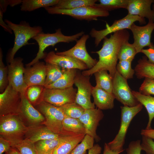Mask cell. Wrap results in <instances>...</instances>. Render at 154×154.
<instances>
[{"label": "cell", "mask_w": 154, "mask_h": 154, "mask_svg": "<svg viewBox=\"0 0 154 154\" xmlns=\"http://www.w3.org/2000/svg\"><path fill=\"white\" fill-rule=\"evenodd\" d=\"M129 37V32L124 29L111 34L109 38L105 37L102 48L98 51L92 52L99 56L97 63L92 68L83 71L82 74L90 76L97 72L106 70L109 72L113 78L116 71L119 51L121 46L128 41Z\"/></svg>", "instance_id": "6da1fadb"}, {"label": "cell", "mask_w": 154, "mask_h": 154, "mask_svg": "<svg viewBox=\"0 0 154 154\" xmlns=\"http://www.w3.org/2000/svg\"><path fill=\"white\" fill-rule=\"evenodd\" d=\"M28 129L18 114L0 116V137L9 141L11 147L25 139Z\"/></svg>", "instance_id": "7a4b0ae2"}, {"label": "cell", "mask_w": 154, "mask_h": 154, "mask_svg": "<svg viewBox=\"0 0 154 154\" xmlns=\"http://www.w3.org/2000/svg\"><path fill=\"white\" fill-rule=\"evenodd\" d=\"M5 22L13 31L15 36L13 46L7 56V61L10 63L14 59V56L18 50L23 46L28 44V41L42 32V29L40 26L31 27L25 21L16 24L5 19Z\"/></svg>", "instance_id": "3957f363"}, {"label": "cell", "mask_w": 154, "mask_h": 154, "mask_svg": "<svg viewBox=\"0 0 154 154\" xmlns=\"http://www.w3.org/2000/svg\"><path fill=\"white\" fill-rule=\"evenodd\" d=\"M84 34L82 31L73 35L66 36L63 34L60 29L56 30L52 33H40L33 39L38 44L39 48L36 57L31 62L26 64V66H31L42 59L44 58L46 54L44 51L46 48L50 46H54L60 42L69 43L76 41L78 39Z\"/></svg>", "instance_id": "277c9868"}, {"label": "cell", "mask_w": 154, "mask_h": 154, "mask_svg": "<svg viewBox=\"0 0 154 154\" xmlns=\"http://www.w3.org/2000/svg\"><path fill=\"white\" fill-rule=\"evenodd\" d=\"M35 106L45 117V121L43 124L53 133L62 135H75L64 130L62 122L65 116L60 107L43 101Z\"/></svg>", "instance_id": "5b68a950"}, {"label": "cell", "mask_w": 154, "mask_h": 154, "mask_svg": "<svg viewBox=\"0 0 154 154\" xmlns=\"http://www.w3.org/2000/svg\"><path fill=\"white\" fill-rule=\"evenodd\" d=\"M143 105L139 103L133 107H121V118L119 129L114 139L107 143L109 148L115 151L123 152L126 134L130 124L133 117L142 109Z\"/></svg>", "instance_id": "8992f818"}, {"label": "cell", "mask_w": 154, "mask_h": 154, "mask_svg": "<svg viewBox=\"0 0 154 154\" xmlns=\"http://www.w3.org/2000/svg\"><path fill=\"white\" fill-rule=\"evenodd\" d=\"M48 13L70 16L75 19L87 21L97 20L100 17H107L109 11L94 6L81 7L71 9L56 8L50 7L45 8Z\"/></svg>", "instance_id": "52a82bcc"}, {"label": "cell", "mask_w": 154, "mask_h": 154, "mask_svg": "<svg viewBox=\"0 0 154 154\" xmlns=\"http://www.w3.org/2000/svg\"><path fill=\"white\" fill-rule=\"evenodd\" d=\"M136 21H138L140 24L146 23L145 18L137 15L127 14L123 18L115 20L110 26L106 24V28L104 29L97 30L92 28L90 31V35L94 38L95 45L97 46L102 40L108 35L119 31L129 29L132 24Z\"/></svg>", "instance_id": "ba28073f"}, {"label": "cell", "mask_w": 154, "mask_h": 154, "mask_svg": "<svg viewBox=\"0 0 154 154\" xmlns=\"http://www.w3.org/2000/svg\"><path fill=\"white\" fill-rule=\"evenodd\" d=\"M90 78V76L77 72L74 79V84L77 88L75 102L85 110L95 108L94 103L91 100L93 87Z\"/></svg>", "instance_id": "9c48e42d"}, {"label": "cell", "mask_w": 154, "mask_h": 154, "mask_svg": "<svg viewBox=\"0 0 154 154\" xmlns=\"http://www.w3.org/2000/svg\"><path fill=\"white\" fill-rule=\"evenodd\" d=\"M112 93L118 101L124 106L133 107L140 103L133 96L127 80L116 70L113 78Z\"/></svg>", "instance_id": "30bf717a"}, {"label": "cell", "mask_w": 154, "mask_h": 154, "mask_svg": "<svg viewBox=\"0 0 154 154\" xmlns=\"http://www.w3.org/2000/svg\"><path fill=\"white\" fill-rule=\"evenodd\" d=\"M77 90L72 87L64 89H50L45 87L43 101L55 106L60 107L74 102Z\"/></svg>", "instance_id": "8fae6325"}, {"label": "cell", "mask_w": 154, "mask_h": 154, "mask_svg": "<svg viewBox=\"0 0 154 154\" xmlns=\"http://www.w3.org/2000/svg\"><path fill=\"white\" fill-rule=\"evenodd\" d=\"M21 101V93L9 84L0 94V116L18 114Z\"/></svg>", "instance_id": "7c38bea8"}, {"label": "cell", "mask_w": 154, "mask_h": 154, "mask_svg": "<svg viewBox=\"0 0 154 154\" xmlns=\"http://www.w3.org/2000/svg\"><path fill=\"white\" fill-rule=\"evenodd\" d=\"M22 58L18 57L7 65L9 84L20 93H26L28 87L24 78L25 69Z\"/></svg>", "instance_id": "4fadbf2b"}, {"label": "cell", "mask_w": 154, "mask_h": 154, "mask_svg": "<svg viewBox=\"0 0 154 154\" xmlns=\"http://www.w3.org/2000/svg\"><path fill=\"white\" fill-rule=\"evenodd\" d=\"M21 94V101L18 115L22 121L27 127L43 124L45 121L44 116L28 100L25 93Z\"/></svg>", "instance_id": "5bb4252c"}, {"label": "cell", "mask_w": 154, "mask_h": 154, "mask_svg": "<svg viewBox=\"0 0 154 154\" xmlns=\"http://www.w3.org/2000/svg\"><path fill=\"white\" fill-rule=\"evenodd\" d=\"M89 38V35L84 34L76 41V44L73 47L67 50L56 54L58 55L68 56L77 59L84 63L88 69H90L96 65L98 60L92 58L87 50L86 43Z\"/></svg>", "instance_id": "9a60e30c"}, {"label": "cell", "mask_w": 154, "mask_h": 154, "mask_svg": "<svg viewBox=\"0 0 154 154\" xmlns=\"http://www.w3.org/2000/svg\"><path fill=\"white\" fill-rule=\"evenodd\" d=\"M131 31L134 39L132 43L137 54L141 52L146 46L150 47L153 43L151 42V34L154 30V23L149 21L146 25L139 26L133 24L129 29Z\"/></svg>", "instance_id": "2e32d148"}, {"label": "cell", "mask_w": 154, "mask_h": 154, "mask_svg": "<svg viewBox=\"0 0 154 154\" xmlns=\"http://www.w3.org/2000/svg\"><path fill=\"white\" fill-rule=\"evenodd\" d=\"M104 116L101 110L94 108L85 110L78 119L84 127L86 135L93 137L97 141H99L100 139L97 135L96 130Z\"/></svg>", "instance_id": "e0dca14e"}, {"label": "cell", "mask_w": 154, "mask_h": 154, "mask_svg": "<svg viewBox=\"0 0 154 154\" xmlns=\"http://www.w3.org/2000/svg\"><path fill=\"white\" fill-rule=\"evenodd\" d=\"M44 60L46 63L56 65L62 69L84 70L88 69L82 62L73 57L58 55L54 51H51L46 54Z\"/></svg>", "instance_id": "ac0fdd59"}, {"label": "cell", "mask_w": 154, "mask_h": 154, "mask_svg": "<svg viewBox=\"0 0 154 154\" xmlns=\"http://www.w3.org/2000/svg\"><path fill=\"white\" fill-rule=\"evenodd\" d=\"M46 78L45 64L44 62L38 61L25 68L24 78L28 87L35 85L44 87Z\"/></svg>", "instance_id": "d6986e66"}, {"label": "cell", "mask_w": 154, "mask_h": 154, "mask_svg": "<svg viewBox=\"0 0 154 154\" xmlns=\"http://www.w3.org/2000/svg\"><path fill=\"white\" fill-rule=\"evenodd\" d=\"M153 0H129L127 9L128 14L137 15L154 22V11L151 6Z\"/></svg>", "instance_id": "ffe728a7"}, {"label": "cell", "mask_w": 154, "mask_h": 154, "mask_svg": "<svg viewBox=\"0 0 154 154\" xmlns=\"http://www.w3.org/2000/svg\"><path fill=\"white\" fill-rule=\"evenodd\" d=\"M92 95L94 103L98 108L102 110L112 109L114 107L115 98L112 93L107 92L96 86L93 87Z\"/></svg>", "instance_id": "44dd1931"}, {"label": "cell", "mask_w": 154, "mask_h": 154, "mask_svg": "<svg viewBox=\"0 0 154 154\" xmlns=\"http://www.w3.org/2000/svg\"><path fill=\"white\" fill-rule=\"evenodd\" d=\"M60 135L54 133L44 125L41 124L28 127L25 138L35 143L40 140L57 138Z\"/></svg>", "instance_id": "7402d4cb"}, {"label": "cell", "mask_w": 154, "mask_h": 154, "mask_svg": "<svg viewBox=\"0 0 154 154\" xmlns=\"http://www.w3.org/2000/svg\"><path fill=\"white\" fill-rule=\"evenodd\" d=\"M85 135H70L56 147L52 154H70L74 148L82 141Z\"/></svg>", "instance_id": "603a6c76"}, {"label": "cell", "mask_w": 154, "mask_h": 154, "mask_svg": "<svg viewBox=\"0 0 154 154\" xmlns=\"http://www.w3.org/2000/svg\"><path fill=\"white\" fill-rule=\"evenodd\" d=\"M134 70L138 79H154V64L149 61L146 56L138 60Z\"/></svg>", "instance_id": "cb8c5ba5"}, {"label": "cell", "mask_w": 154, "mask_h": 154, "mask_svg": "<svg viewBox=\"0 0 154 154\" xmlns=\"http://www.w3.org/2000/svg\"><path fill=\"white\" fill-rule=\"evenodd\" d=\"M70 135H61L57 138L41 140L35 143L38 154H52L56 147Z\"/></svg>", "instance_id": "d4e9b609"}, {"label": "cell", "mask_w": 154, "mask_h": 154, "mask_svg": "<svg viewBox=\"0 0 154 154\" xmlns=\"http://www.w3.org/2000/svg\"><path fill=\"white\" fill-rule=\"evenodd\" d=\"M77 69H65L61 77L54 83L46 87L50 89H64L73 87Z\"/></svg>", "instance_id": "484cf974"}, {"label": "cell", "mask_w": 154, "mask_h": 154, "mask_svg": "<svg viewBox=\"0 0 154 154\" xmlns=\"http://www.w3.org/2000/svg\"><path fill=\"white\" fill-rule=\"evenodd\" d=\"M132 92L135 98L145 107L147 111L149 119L145 129L151 128V122L154 118V97L145 95L134 90H132Z\"/></svg>", "instance_id": "4316f807"}, {"label": "cell", "mask_w": 154, "mask_h": 154, "mask_svg": "<svg viewBox=\"0 0 154 154\" xmlns=\"http://www.w3.org/2000/svg\"><path fill=\"white\" fill-rule=\"evenodd\" d=\"M59 0H23L21 5L22 11H31L38 9L52 7L58 4Z\"/></svg>", "instance_id": "83f0119b"}, {"label": "cell", "mask_w": 154, "mask_h": 154, "mask_svg": "<svg viewBox=\"0 0 154 154\" xmlns=\"http://www.w3.org/2000/svg\"><path fill=\"white\" fill-rule=\"evenodd\" d=\"M96 81V86L107 92L112 93L113 78L108 71L101 70L94 74Z\"/></svg>", "instance_id": "f1b7e54d"}, {"label": "cell", "mask_w": 154, "mask_h": 154, "mask_svg": "<svg viewBox=\"0 0 154 154\" xmlns=\"http://www.w3.org/2000/svg\"><path fill=\"white\" fill-rule=\"evenodd\" d=\"M62 125L64 130L69 133L75 134H86L84 127L78 119L65 116Z\"/></svg>", "instance_id": "f546056e"}, {"label": "cell", "mask_w": 154, "mask_h": 154, "mask_svg": "<svg viewBox=\"0 0 154 154\" xmlns=\"http://www.w3.org/2000/svg\"><path fill=\"white\" fill-rule=\"evenodd\" d=\"M97 0H59L57 4L52 7L61 9H71L81 7L94 6Z\"/></svg>", "instance_id": "4dcf8cb0"}, {"label": "cell", "mask_w": 154, "mask_h": 154, "mask_svg": "<svg viewBox=\"0 0 154 154\" xmlns=\"http://www.w3.org/2000/svg\"><path fill=\"white\" fill-rule=\"evenodd\" d=\"M46 78L44 87L57 81L62 76L65 69L51 64L46 63Z\"/></svg>", "instance_id": "1f68e13d"}, {"label": "cell", "mask_w": 154, "mask_h": 154, "mask_svg": "<svg viewBox=\"0 0 154 154\" xmlns=\"http://www.w3.org/2000/svg\"><path fill=\"white\" fill-rule=\"evenodd\" d=\"M45 87L35 85L29 86L26 91V97L30 102L35 106L43 101V97Z\"/></svg>", "instance_id": "d6a6232c"}, {"label": "cell", "mask_w": 154, "mask_h": 154, "mask_svg": "<svg viewBox=\"0 0 154 154\" xmlns=\"http://www.w3.org/2000/svg\"><path fill=\"white\" fill-rule=\"evenodd\" d=\"M95 6L109 11L123 8L127 9L129 0H99Z\"/></svg>", "instance_id": "836d02e7"}, {"label": "cell", "mask_w": 154, "mask_h": 154, "mask_svg": "<svg viewBox=\"0 0 154 154\" xmlns=\"http://www.w3.org/2000/svg\"><path fill=\"white\" fill-rule=\"evenodd\" d=\"M60 107L65 116L76 119H79L85 110L82 107L75 102Z\"/></svg>", "instance_id": "e575fe53"}, {"label": "cell", "mask_w": 154, "mask_h": 154, "mask_svg": "<svg viewBox=\"0 0 154 154\" xmlns=\"http://www.w3.org/2000/svg\"><path fill=\"white\" fill-rule=\"evenodd\" d=\"M137 51L132 44L128 41L124 43L121 47L119 51L118 59L119 60H128L132 62Z\"/></svg>", "instance_id": "d590c367"}, {"label": "cell", "mask_w": 154, "mask_h": 154, "mask_svg": "<svg viewBox=\"0 0 154 154\" xmlns=\"http://www.w3.org/2000/svg\"><path fill=\"white\" fill-rule=\"evenodd\" d=\"M131 61L119 60L116 67L117 71L124 78L127 80L132 78L135 73L131 67Z\"/></svg>", "instance_id": "8d00e7d4"}, {"label": "cell", "mask_w": 154, "mask_h": 154, "mask_svg": "<svg viewBox=\"0 0 154 154\" xmlns=\"http://www.w3.org/2000/svg\"><path fill=\"white\" fill-rule=\"evenodd\" d=\"M12 147L16 148L21 154H38L35 143L25 138Z\"/></svg>", "instance_id": "74e56055"}, {"label": "cell", "mask_w": 154, "mask_h": 154, "mask_svg": "<svg viewBox=\"0 0 154 154\" xmlns=\"http://www.w3.org/2000/svg\"><path fill=\"white\" fill-rule=\"evenodd\" d=\"M94 140L93 137L86 135L81 143L74 148L70 154H85L87 150L94 146Z\"/></svg>", "instance_id": "f35d334b"}, {"label": "cell", "mask_w": 154, "mask_h": 154, "mask_svg": "<svg viewBox=\"0 0 154 154\" xmlns=\"http://www.w3.org/2000/svg\"><path fill=\"white\" fill-rule=\"evenodd\" d=\"M3 54L0 49V92L3 93L9 85L7 66H5L3 61Z\"/></svg>", "instance_id": "ab89813d"}, {"label": "cell", "mask_w": 154, "mask_h": 154, "mask_svg": "<svg viewBox=\"0 0 154 154\" xmlns=\"http://www.w3.org/2000/svg\"><path fill=\"white\" fill-rule=\"evenodd\" d=\"M139 92L145 95H154V79L145 78Z\"/></svg>", "instance_id": "60d3db41"}, {"label": "cell", "mask_w": 154, "mask_h": 154, "mask_svg": "<svg viewBox=\"0 0 154 154\" xmlns=\"http://www.w3.org/2000/svg\"><path fill=\"white\" fill-rule=\"evenodd\" d=\"M141 146L142 150L146 154H154V141L152 139L142 136Z\"/></svg>", "instance_id": "b9f144b4"}, {"label": "cell", "mask_w": 154, "mask_h": 154, "mask_svg": "<svg viewBox=\"0 0 154 154\" xmlns=\"http://www.w3.org/2000/svg\"><path fill=\"white\" fill-rule=\"evenodd\" d=\"M141 150L140 140L131 141L126 149L127 154H141Z\"/></svg>", "instance_id": "7bdbcfd3"}, {"label": "cell", "mask_w": 154, "mask_h": 154, "mask_svg": "<svg viewBox=\"0 0 154 154\" xmlns=\"http://www.w3.org/2000/svg\"><path fill=\"white\" fill-rule=\"evenodd\" d=\"M22 1V0H1L0 1V9L2 11L3 13H5L6 11L8 5L13 7L21 3Z\"/></svg>", "instance_id": "ee69618b"}, {"label": "cell", "mask_w": 154, "mask_h": 154, "mask_svg": "<svg viewBox=\"0 0 154 154\" xmlns=\"http://www.w3.org/2000/svg\"><path fill=\"white\" fill-rule=\"evenodd\" d=\"M147 58L148 60L154 64V45L153 43L147 49H143L141 51Z\"/></svg>", "instance_id": "f6af8a7d"}, {"label": "cell", "mask_w": 154, "mask_h": 154, "mask_svg": "<svg viewBox=\"0 0 154 154\" xmlns=\"http://www.w3.org/2000/svg\"><path fill=\"white\" fill-rule=\"evenodd\" d=\"M11 147V144L9 141L0 137V154L7 152Z\"/></svg>", "instance_id": "bcb514c9"}, {"label": "cell", "mask_w": 154, "mask_h": 154, "mask_svg": "<svg viewBox=\"0 0 154 154\" xmlns=\"http://www.w3.org/2000/svg\"><path fill=\"white\" fill-rule=\"evenodd\" d=\"M141 134L142 136L154 139V129L151 128L148 129H145L141 130Z\"/></svg>", "instance_id": "7dc6e473"}, {"label": "cell", "mask_w": 154, "mask_h": 154, "mask_svg": "<svg viewBox=\"0 0 154 154\" xmlns=\"http://www.w3.org/2000/svg\"><path fill=\"white\" fill-rule=\"evenodd\" d=\"M3 12L0 9V25L3 27L5 30L7 32H9L10 33L12 34V30L9 27L8 25L5 23V22L3 21Z\"/></svg>", "instance_id": "c3c4849f"}, {"label": "cell", "mask_w": 154, "mask_h": 154, "mask_svg": "<svg viewBox=\"0 0 154 154\" xmlns=\"http://www.w3.org/2000/svg\"><path fill=\"white\" fill-rule=\"evenodd\" d=\"M101 150V147L98 144H96L88 150V154H100Z\"/></svg>", "instance_id": "681fc988"}, {"label": "cell", "mask_w": 154, "mask_h": 154, "mask_svg": "<svg viewBox=\"0 0 154 154\" xmlns=\"http://www.w3.org/2000/svg\"><path fill=\"white\" fill-rule=\"evenodd\" d=\"M122 152L115 151L111 150L107 143H105L103 154H119Z\"/></svg>", "instance_id": "f907efd6"}, {"label": "cell", "mask_w": 154, "mask_h": 154, "mask_svg": "<svg viewBox=\"0 0 154 154\" xmlns=\"http://www.w3.org/2000/svg\"><path fill=\"white\" fill-rule=\"evenodd\" d=\"M5 154H21L15 147H11L9 150L5 152Z\"/></svg>", "instance_id": "816d5d0a"}, {"label": "cell", "mask_w": 154, "mask_h": 154, "mask_svg": "<svg viewBox=\"0 0 154 154\" xmlns=\"http://www.w3.org/2000/svg\"><path fill=\"white\" fill-rule=\"evenodd\" d=\"M153 8H152V9L154 11V3L153 5Z\"/></svg>", "instance_id": "f5cc1de1"}]
</instances>
